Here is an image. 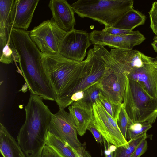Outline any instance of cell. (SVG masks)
<instances>
[{"label": "cell", "instance_id": "obj_1", "mask_svg": "<svg viewBox=\"0 0 157 157\" xmlns=\"http://www.w3.org/2000/svg\"><path fill=\"white\" fill-rule=\"evenodd\" d=\"M10 37L18 55L17 62L31 93L44 100L55 101L43 68L42 53L31 40L29 31L13 28Z\"/></svg>", "mask_w": 157, "mask_h": 157}, {"label": "cell", "instance_id": "obj_2", "mask_svg": "<svg viewBox=\"0 0 157 157\" xmlns=\"http://www.w3.org/2000/svg\"><path fill=\"white\" fill-rule=\"evenodd\" d=\"M41 61L44 73L55 94V101L59 109H64L73 102L71 98L84 77L85 60L78 62L58 53H42Z\"/></svg>", "mask_w": 157, "mask_h": 157}, {"label": "cell", "instance_id": "obj_3", "mask_svg": "<svg viewBox=\"0 0 157 157\" xmlns=\"http://www.w3.org/2000/svg\"><path fill=\"white\" fill-rule=\"evenodd\" d=\"M25 110V119L17 142L27 157H40L46 145L52 113L41 97L32 93Z\"/></svg>", "mask_w": 157, "mask_h": 157}, {"label": "cell", "instance_id": "obj_4", "mask_svg": "<svg viewBox=\"0 0 157 157\" xmlns=\"http://www.w3.org/2000/svg\"><path fill=\"white\" fill-rule=\"evenodd\" d=\"M132 0H78L71 6L81 18H88L105 27H112L133 8Z\"/></svg>", "mask_w": 157, "mask_h": 157}, {"label": "cell", "instance_id": "obj_5", "mask_svg": "<svg viewBox=\"0 0 157 157\" xmlns=\"http://www.w3.org/2000/svg\"><path fill=\"white\" fill-rule=\"evenodd\" d=\"M122 103L133 122H155L157 117V98L150 95L138 83L128 78Z\"/></svg>", "mask_w": 157, "mask_h": 157}, {"label": "cell", "instance_id": "obj_6", "mask_svg": "<svg viewBox=\"0 0 157 157\" xmlns=\"http://www.w3.org/2000/svg\"><path fill=\"white\" fill-rule=\"evenodd\" d=\"M93 49L106 67L116 72L126 74L153 61L154 59L137 50L114 48L109 51L104 46L98 45H94Z\"/></svg>", "mask_w": 157, "mask_h": 157}, {"label": "cell", "instance_id": "obj_7", "mask_svg": "<svg viewBox=\"0 0 157 157\" xmlns=\"http://www.w3.org/2000/svg\"><path fill=\"white\" fill-rule=\"evenodd\" d=\"M31 40L42 53H58L59 46L67 32L52 18L43 21L29 31Z\"/></svg>", "mask_w": 157, "mask_h": 157}, {"label": "cell", "instance_id": "obj_8", "mask_svg": "<svg viewBox=\"0 0 157 157\" xmlns=\"http://www.w3.org/2000/svg\"><path fill=\"white\" fill-rule=\"evenodd\" d=\"M92 123L108 143L119 147L127 145L128 142L123 136L117 122L108 113L99 100L93 105Z\"/></svg>", "mask_w": 157, "mask_h": 157}, {"label": "cell", "instance_id": "obj_9", "mask_svg": "<svg viewBox=\"0 0 157 157\" xmlns=\"http://www.w3.org/2000/svg\"><path fill=\"white\" fill-rule=\"evenodd\" d=\"M91 44L89 33L75 29L66 33L59 46L58 53L68 59L82 62Z\"/></svg>", "mask_w": 157, "mask_h": 157}, {"label": "cell", "instance_id": "obj_10", "mask_svg": "<svg viewBox=\"0 0 157 157\" xmlns=\"http://www.w3.org/2000/svg\"><path fill=\"white\" fill-rule=\"evenodd\" d=\"M92 44L103 46H107L115 49L132 50L136 46L140 44L146 39L139 31H133L126 35H111L102 30H94L90 33Z\"/></svg>", "mask_w": 157, "mask_h": 157}, {"label": "cell", "instance_id": "obj_11", "mask_svg": "<svg viewBox=\"0 0 157 157\" xmlns=\"http://www.w3.org/2000/svg\"><path fill=\"white\" fill-rule=\"evenodd\" d=\"M48 132L73 148H77L82 145L69 112L64 109H59L56 113L52 114Z\"/></svg>", "mask_w": 157, "mask_h": 157}, {"label": "cell", "instance_id": "obj_12", "mask_svg": "<svg viewBox=\"0 0 157 157\" xmlns=\"http://www.w3.org/2000/svg\"><path fill=\"white\" fill-rule=\"evenodd\" d=\"M127 78L126 73L116 72L106 67L98 83L102 93L111 102L119 104L123 102Z\"/></svg>", "mask_w": 157, "mask_h": 157}, {"label": "cell", "instance_id": "obj_13", "mask_svg": "<svg viewBox=\"0 0 157 157\" xmlns=\"http://www.w3.org/2000/svg\"><path fill=\"white\" fill-rule=\"evenodd\" d=\"M85 60L84 77L76 87L74 93L84 91L98 82L105 73L106 67L105 64L93 48L89 50Z\"/></svg>", "mask_w": 157, "mask_h": 157}, {"label": "cell", "instance_id": "obj_14", "mask_svg": "<svg viewBox=\"0 0 157 157\" xmlns=\"http://www.w3.org/2000/svg\"><path fill=\"white\" fill-rule=\"evenodd\" d=\"M126 74L128 78L138 83L150 95L157 98V63L154 60Z\"/></svg>", "mask_w": 157, "mask_h": 157}, {"label": "cell", "instance_id": "obj_15", "mask_svg": "<svg viewBox=\"0 0 157 157\" xmlns=\"http://www.w3.org/2000/svg\"><path fill=\"white\" fill-rule=\"evenodd\" d=\"M48 6L52 13V18L61 29L67 33L75 29V13L67 0H51Z\"/></svg>", "mask_w": 157, "mask_h": 157}, {"label": "cell", "instance_id": "obj_16", "mask_svg": "<svg viewBox=\"0 0 157 157\" xmlns=\"http://www.w3.org/2000/svg\"><path fill=\"white\" fill-rule=\"evenodd\" d=\"M70 116L78 134L82 136L92 123L93 105L81 100L74 102L68 108Z\"/></svg>", "mask_w": 157, "mask_h": 157}, {"label": "cell", "instance_id": "obj_17", "mask_svg": "<svg viewBox=\"0 0 157 157\" xmlns=\"http://www.w3.org/2000/svg\"><path fill=\"white\" fill-rule=\"evenodd\" d=\"M39 0H15L12 10L13 28L27 31Z\"/></svg>", "mask_w": 157, "mask_h": 157}, {"label": "cell", "instance_id": "obj_18", "mask_svg": "<svg viewBox=\"0 0 157 157\" xmlns=\"http://www.w3.org/2000/svg\"><path fill=\"white\" fill-rule=\"evenodd\" d=\"M15 0H0V51L8 43L13 28L12 10Z\"/></svg>", "mask_w": 157, "mask_h": 157}, {"label": "cell", "instance_id": "obj_19", "mask_svg": "<svg viewBox=\"0 0 157 157\" xmlns=\"http://www.w3.org/2000/svg\"><path fill=\"white\" fill-rule=\"evenodd\" d=\"M0 151L3 157H27L18 142L0 124Z\"/></svg>", "mask_w": 157, "mask_h": 157}, {"label": "cell", "instance_id": "obj_20", "mask_svg": "<svg viewBox=\"0 0 157 157\" xmlns=\"http://www.w3.org/2000/svg\"><path fill=\"white\" fill-rule=\"evenodd\" d=\"M146 16L140 11L132 8L127 12L113 26L115 28L132 30L144 25Z\"/></svg>", "mask_w": 157, "mask_h": 157}, {"label": "cell", "instance_id": "obj_21", "mask_svg": "<svg viewBox=\"0 0 157 157\" xmlns=\"http://www.w3.org/2000/svg\"><path fill=\"white\" fill-rule=\"evenodd\" d=\"M46 145L52 148L60 157H75L71 146L48 132Z\"/></svg>", "mask_w": 157, "mask_h": 157}, {"label": "cell", "instance_id": "obj_22", "mask_svg": "<svg viewBox=\"0 0 157 157\" xmlns=\"http://www.w3.org/2000/svg\"><path fill=\"white\" fill-rule=\"evenodd\" d=\"M147 137L145 132L128 141L127 145L117 147L113 152V157H131L138 145Z\"/></svg>", "mask_w": 157, "mask_h": 157}, {"label": "cell", "instance_id": "obj_23", "mask_svg": "<svg viewBox=\"0 0 157 157\" xmlns=\"http://www.w3.org/2000/svg\"><path fill=\"white\" fill-rule=\"evenodd\" d=\"M151 124L147 122H133L130 119L128 127L126 139L128 141L143 134L152 127Z\"/></svg>", "mask_w": 157, "mask_h": 157}, {"label": "cell", "instance_id": "obj_24", "mask_svg": "<svg viewBox=\"0 0 157 157\" xmlns=\"http://www.w3.org/2000/svg\"><path fill=\"white\" fill-rule=\"evenodd\" d=\"M0 61L2 63L8 64L13 61L17 62L18 55L14 48L11 38L9 43L0 51Z\"/></svg>", "mask_w": 157, "mask_h": 157}, {"label": "cell", "instance_id": "obj_25", "mask_svg": "<svg viewBox=\"0 0 157 157\" xmlns=\"http://www.w3.org/2000/svg\"><path fill=\"white\" fill-rule=\"evenodd\" d=\"M99 100L108 113L117 122L123 105V103L119 104L112 103L102 93L100 96Z\"/></svg>", "mask_w": 157, "mask_h": 157}, {"label": "cell", "instance_id": "obj_26", "mask_svg": "<svg viewBox=\"0 0 157 157\" xmlns=\"http://www.w3.org/2000/svg\"><path fill=\"white\" fill-rule=\"evenodd\" d=\"M84 96L81 101L93 105L99 98L102 91L98 82L87 88L84 91Z\"/></svg>", "mask_w": 157, "mask_h": 157}, {"label": "cell", "instance_id": "obj_27", "mask_svg": "<svg viewBox=\"0 0 157 157\" xmlns=\"http://www.w3.org/2000/svg\"><path fill=\"white\" fill-rule=\"evenodd\" d=\"M130 119L123 105L119 113L117 123L121 132L126 139Z\"/></svg>", "mask_w": 157, "mask_h": 157}, {"label": "cell", "instance_id": "obj_28", "mask_svg": "<svg viewBox=\"0 0 157 157\" xmlns=\"http://www.w3.org/2000/svg\"><path fill=\"white\" fill-rule=\"evenodd\" d=\"M150 21V27L157 36V2H154L149 12Z\"/></svg>", "mask_w": 157, "mask_h": 157}, {"label": "cell", "instance_id": "obj_29", "mask_svg": "<svg viewBox=\"0 0 157 157\" xmlns=\"http://www.w3.org/2000/svg\"><path fill=\"white\" fill-rule=\"evenodd\" d=\"M111 35H123L130 34L133 31L115 28L113 27H105L102 30Z\"/></svg>", "mask_w": 157, "mask_h": 157}, {"label": "cell", "instance_id": "obj_30", "mask_svg": "<svg viewBox=\"0 0 157 157\" xmlns=\"http://www.w3.org/2000/svg\"><path fill=\"white\" fill-rule=\"evenodd\" d=\"M147 147L146 139L143 140L136 147L131 157H140L145 152Z\"/></svg>", "mask_w": 157, "mask_h": 157}, {"label": "cell", "instance_id": "obj_31", "mask_svg": "<svg viewBox=\"0 0 157 157\" xmlns=\"http://www.w3.org/2000/svg\"><path fill=\"white\" fill-rule=\"evenodd\" d=\"M87 130L91 132L96 142L102 145L103 143L102 136L92 123L88 126Z\"/></svg>", "mask_w": 157, "mask_h": 157}, {"label": "cell", "instance_id": "obj_32", "mask_svg": "<svg viewBox=\"0 0 157 157\" xmlns=\"http://www.w3.org/2000/svg\"><path fill=\"white\" fill-rule=\"evenodd\" d=\"M102 138L105 149V157H113V152L117 147L107 142L103 138Z\"/></svg>", "mask_w": 157, "mask_h": 157}, {"label": "cell", "instance_id": "obj_33", "mask_svg": "<svg viewBox=\"0 0 157 157\" xmlns=\"http://www.w3.org/2000/svg\"><path fill=\"white\" fill-rule=\"evenodd\" d=\"M40 157H60L52 148L46 145L42 151Z\"/></svg>", "mask_w": 157, "mask_h": 157}, {"label": "cell", "instance_id": "obj_34", "mask_svg": "<svg viewBox=\"0 0 157 157\" xmlns=\"http://www.w3.org/2000/svg\"><path fill=\"white\" fill-rule=\"evenodd\" d=\"M75 157H83V152L86 149V143L85 142L80 147L77 148H74L71 147Z\"/></svg>", "mask_w": 157, "mask_h": 157}, {"label": "cell", "instance_id": "obj_35", "mask_svg": "<svg viewBox=\"0 0 157 157\" xmlns=\"http://www.w3.org/2000/svg\"><path fill=\"white\" fill-rule=\"evenodd\" d=\"M84 96V91H81L74 93L71 96V100L73 102L81 100Z\"/></svg>", "mask_w": 157, "mask_h": 157}, {"label": "cell", "instance_id": "obj_36", "mask_svg": "<svg viewBox=\"0 0 157 157\" xmlns=\"http://www.w3.org/2000/svg\"><path fill=\"white\" fill-rule=\"evenodd\" d=\"M151 44L154 51L157 53V41L154 40Z\"/></svg>", "mask_w": 157, "mask_h": 157}, {"label": "cell", "instance_id": "obj_37", "mask_svg": "<svg viewBox=\"0 0 157 157\" xmlns=\"http://www.w3.org/2000/svg\"><path fill=\"white\" fill-rule=\"evenodd\" d=\"M83 157H92L90 153L85 149L83 152Z\"/></svg>", "mask_w": 157, "mask_h": 157}, {"label": "cell", "instance_id": "obj_38", "mask_svg": "<svg viewBox=\"0 0 157 157\" xmlns=\"http://www.w3.org/2000/svg\"><path fill=\"white\" fill-rule=\"evenodd\" d=\"M154 40L157 41V36H155L153 38Z\"/></svg>", "mask_w": 157, "mask_h": 157}]
</instances>
